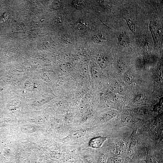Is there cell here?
<instances>
[{"label": "cell", "instance_id": "1", "mask_svg": "<svg viewBox=\"0 0 163 163\" xmlns=\"http://www.w3.org/2000/svg\"><path fill=\"white\" fill-rule=\"evenodd\" d=\"M106 137H98L93 138L89 143V146L91 148L98 149L100 148L106 140Z\"/></svg>", "mask_w": 163, "mask_h": 163}, {"label": "cell", "instance_id": "2", "mask_svg": "<svg viewBox=\"0 0 163 163\" xmlns=\"http://www.w3.org/2000/svg\"><path fill=\"white\" fill-rule=\"evenodd\" d=\"M118 40L119 43L122 46H129L130 45V40L125 33L123 32L119 35Z\"/></svg>", "mask_w": 163, "mask_h": 163}, {"label": "cell", "instance_id": "3", "mask_svg": "<svg viewBox=\"0 0 163 163\" xmlns=\"http://www.w3.org/2000/svg\"><path fill=\"white\" fill-rule=\"evenodd\" d=\"M86 130L83 129H79L74 131L71 134V136L74 139H79L86 134Z\"/></svg>", "mask_w": 163, "mask_h": 163}, {"label": "cell", "instance_id": "4", "mask_svg": "<svg viewBox=\"0 0 163 163\" xmlns=\"http://www.w3.org/2000/svg\"><path fill=\"white\" fill-rule=\"evenodd\" d=\"M128 159L111 157L108 159V163H128Z\"/></svg>", "mask_w": 163, "mask_h": 163}, {"label": "cell", "instance_id": "5", "mask_svg": "<svg viewBox=\"0 0 163 163\" xmlns=\"http://www.w3.org/2000/svg\"><path fill=\"white\" fill-rule=\"evenodd\" d=\"M93 40L95 43L101 44L106 40V39L101 33L95 35L93 37Z\"/></svg>", "mask_w": 163, "mask_h": 163}, {"label": "cell", "instance_id": "6", "mask_svg": "<svg viewBox=\"0 0 163 163\" xmlns=\"http://www.w3.org/2000/svg\"><path fill=\"white\" fill-rule=\"evenodd\" d=\"M125 19L127 22L129 29L132 32L134 33L136 30V26L134 21L132 19L129 18H126Z\"/></svg>", "mask_w": 163, "mask_h": 163}, {"label": "cell", "instance_id": "7", "mask_svg": "<svg viewBox=\"0 0 163 163\" xmlns=\"http://www.w3.org/2000/svg\"><path fill=\"white\" fill-rule=\"evenodd\" d=\"M124 78L126 82L128 83H132L133 80V75L132 72H127L124 73Z\"/></svg>", "mask_w": 163, "mask_h": 163}, {"label": "cell", "instance_id": "8", "mask_svg": "<svg viewBox=\"0 0 163 163\" xmlns=\"http://www.w3.org/2000/svg\"><path fill=\"white\" fill-rule=\"evenodd\" d=\"M117 114L114 112H109L105 113L103 118L106 121L111 120L115 118L117 116Z\"/></svg>", "mask_w": 163, "mask_h": 163}, {"label": "cell", "instance_id": "9", "mask_svg": "<svg viewBox=\"0 0 163 163\" xmlns=\"http://www.w3.org/2000/svg\"><path fill=\"white\" fill-rule=\"evenodd\" d=\"M97 61L101 67L102 68H105L107 66V61L104 57H99L97 59Z\"/></svg>", "mask_w": 163, "mask_h": 163}, {"label": "cell", "instance_id": "10", "mask_svg": "<svg viewBox=\"0 0 163 163\" xmlns=\"http://www.w3.org/2000/svg\"><path fill=\"white\" fill-rule=\"evenodd\" d=\"M117 67L118 70L121 73H123L126 69V63L123 61H119L117 63Z\"/></svg>", "mask_w": 163, "mask_h": 163}, {"label": "cell", "instance_id": "11", "mask_svg": "<svg viewBox=\"0 0 163 163\" xmlns=\"http://www.w3.org/2000/svg\"><path fill=\"white\" fill-rule=\"evenodd\" d=\"M73 5L75 8L77 9L80 10L82 9L84 6V3L82 1H76L74 2Z\"/></svg>", "mask_w": 163, "mask_h": 163}, {"label": "cell", "instance_id": "12", "mask_svg": "<svg viewBox=\"0 0 163 163\" xmlns=\"http://www.w3.org/2000/svg\"><path fill=\"white\" fill-rule=\"evenodd\" d=\"M76 25L77 27L80 28V29H84L86 27V24L84 21L82 20L77 21L76 23Z\"/></svg>", "mask_w": 163, "mask_h": 163}, {"label": "cell", "instance_id": "13", "mask_svg": "<svg viewBox=\"0 0 163 163\" xmlns=\"http://www.w3.org/2000/svg\"><path fill=\"white\" fill-rule=\"evenodd\" d=\"M128 163H130V162H129Z\"/></svg>", "mask_w": 163, "mask_h": 163}, {"label": "cell", "instance_id": "14", "mask_svg": "<svg viewBox=\"0 0 163 163\" xmlns=\"http://www.w3.org/2000/svg\"></svg>", "mask_w": 163, "mask_h": 163}]
</instances>
